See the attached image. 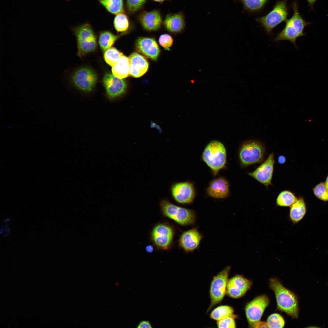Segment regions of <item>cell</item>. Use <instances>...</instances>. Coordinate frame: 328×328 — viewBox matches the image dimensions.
I'll use <instances>...</instances> for the list:
<instances>
[{"mask_svg":"<svg viewBox=\"0 0 328 328\" xmlns=\"http://www.w3.org/2000/svg\"><path fill=\"white\" fill-rule=\"evenodd\" d=\"M112 71L115 77L121 79L130 75V63L128 58L123 55L118 62L112 66Z\"/></svg>","mask_w":328,"mask_h":328,"instance_id":"cell-23","label":"cell"},{"mask_svg":"<svg viewBox=\"0 0 328 328\" xmlns=\"http://www.w3.org/2000/svg\"><path fill=\"white\" fill-rule=\"evenodd\" d=\"M165 28L173 33L182 32L185 26L184 14L182 12L167 14L163 22Z\"/></svg>","mask_w":328,"mask_h":328,"instance_id":"cell-19","label":"cell"},{"mask_svg":"<svg viewBox=\"0 0 328 328\" xmlns=\"http://www.w3.org/2000/svg\"><path fill=\"white\" fill-rule=\"evenodd\" d=\"M174 235L172 227L166 224H157L153 229L151 238L158 248L162 250L167 249L172 243Z\"/></svg>","mask_w":328,"mask_h":328,"instance_id":"cell-11","label":"cell"},{"mask_svg":"<svg viewBox=\"0 0 328 328\" xmlns=\"http://www.w3.org/2000/svg\"><path fill=\"white\" fill-rule=\"evenodd\" d=\"M147 0H126L125 7L127 13L132 15L142 9Z\"/></svg>","mask_w":328,"mask_h":328,"instance_id":"cell-31","label":"cell"},{"mask_svg":"<svg viewBox=\"0 0 328 328\" xmlns=\"http://www.w3.org/2000/svg\"><path fill=\"white\" fill-rule=\"evenodd\" d=\"M256 328H268L266 322L260 321L257 325Z\"/></svg>","mask_w":328,"mask_h":328,"instance_id":"cell-38","label":"cell"},{"mask_svg":"<svg viewBox=\"0 0 328 328\" xmlns=\"http://www.w3.org/2000/svg\"><path fill=\"white\" fill-rule=\"evenodd\" d=\"M324 183L326 188L328 190V175L326 177V181L324 182Z\"/></svg>","mask_w":328,"mask_h":328,"instance_id":"cell-42","label":"cell"},{"mask_svg":"<svg viewBox=\"0 0 328 328\" xmlns=\"http://www.w3.org/2000/svg\"><path fill=\"white\" fill-rule=\"evenodd\" d=\"M160 206L162 213L166 217L183 226L193 225L196 221V214L192 210L180 207L166 199L162 200Z\"/></svg>","mask_w":328,"mask_h":328,"instance_id":"cell-6","label":"cell"},{"mask_svg":"<svg viewBox=\"0 0 328 328\" xmlns=\"http://www.w3.org/2000/svg\"><path fill=\"white\" fill-rule=\"evenodd\" d=\"M314 195L318 199L324 202L328 201V190L324 182H322L316 185L312 189Z\"/></svg>","mask_w":328,"mask_h":328,"instance_id":"cell-33","label":"cell"},{"mask_svg":"<svg viewBox=\"0 0 328 328\" xmlns=\"http://www.w3.org/2000/svg\"><path fill=\"white\" fill-rule=\"evenodd\" d=\"M172 197L177 203L182 204H188L192 203L196 194L193 184L186 181L176 183L171 187Z\"/></svg>","mask_w":328,"mask_h":328,"instance_id":"cell-12","label":"cell"},{"mask_svg":"<svg viewBox=\"0 0 328 328\" xmlns=\"http://www.w3.org/2000/svg\"><path fill=\"white\" fill-rule=\"evenodd\" d=\"M137 19L143 29L149 31L158 30L163 24L162 14L157 9L143 11L138 15Z\"/></svg>","mask_w":328,"mask_h":328,"instance_id":"cell-15","label":"cell"},{"mask_svg":"<svg viewBox=\"0 0 328 328\" xmlns=\"http://www.w3.org/2000/svg\"><path fill=\"white\" fill-rule=\"evenodd\" d=\"M291 6L293 11V15L285 22L284 28L277 35L274 41L277 42L282 40L289 41L296 47V39L299 37L306 36V33L304 32L305 28L313 23L306 21L300 15L296 0L292 3Z\"/></svg>","mask_w":328,"mask_h":328,"instance_id":"cell-2","label":"cell"},{"mask_svg":"<svg viewBox=\"0 0 328 328\" xmlns=\"http://www.w3.org/2000/svg\"><path fill=\"white\" fill-rule=\"evenodd\" d=\"M226 152L224 145L220 142L213 141L205 148L202 155L203 161L216 175L225 166Z\"/></svg>","mask_w":328,"mask_h":328,"instance_id":"cell-3","label":"cell"},{"mask_svg":"<svg viewBox=\"0 0 328 328\" xmlns=\"http://www.w3.org/2000/svg\"><path fill=\"white\" fill-rule=\"evenodd\" d=\"M231 269V266H228L213 277L210 286V302L207 312L221 302L226 294L228 277Z\"/></svg>","mask_w":328,"mask_h":328,"instance_id":"cell-7","label":"cell"},{"mask_svg":"<svg viewBox=\"0 0 328 328\" xmlns=\"http://www.w3.org/2000/svg\"><path fill=\"white\" fill-rule=\"evenodd\" d=\"M103 82L107 94L111 99H114L123 94L127 87L126 83L122 79L110 73L104 76Z\"/></svg>","mask_w":328,"mask_h":328,"instance_id":"cell-16","label":"cell"},{"mask_svg":"<svg viewBox=\"0 0 328 328\" xmlns=\"http://www.w3.org/2000/svg\"><path fill=\"white\" fill-rule=\"evenodd\" d=\"M173 40L172 37L169 35L164 34L160 36L159 38V42L160 45L166 49L169 48L172 45Z\"/></svg>","mask_w":328,"mask_h":328,"instance_id":"cell-35","label":"cell"},{"mask_svg":"<svg viewBox=\"0 0 328 328\" xmlns=\"http://www.w3.org/2000/svg\"><path fill=\"white\" fill-rule=\"evenodd\" d=\"M269 302L268 297L263 295L256 297L246 304L245 313L249 327L256 328Z\"/></svg>","mask_w":328,"mask_h":328,"instance_id":"cell-9","label":"cell"},{"mask_svg":"<svg viewBox=\"0 0 328 328\" xmlns=\"http://www.w3.org/2000/svg\"><path fill=\"white\" fill-rule=\"evenodd\" d=\"M203 235L197 228L183 232L179 240V244L186 252H193L198 248Z\"/></svg>","mask_w":328,"mask_h":328,"instance_id":"cell-17","label":"cell"},{"mask_svg":"<svg viewBox=\"0 0 328 328\" xmlns=\"http://www.w3.org/2000/svg\"><path fill=\"white\" fill-rule=\"evenodd\" d=\"M287 0L277 1L272 9L264 16L258 17L255 20L264 28L268 34L283 22H285L288 15Z\"/></svg>","mask_w":328,"mask_h":328,"instance_id":"cell-4","label":"cell"},{"mask_svg":"<svg viewBox=\"0 0 328 328\" xmlns=\"http://www.w3.org/2000/svg\"><path fill=\"white\" fill-rule=\"evenodd\" d=\"M298 199L292 191L285 190L281 191L278 195L276 200V206L290 207Z\"/></svg>","mask_w":328,"mask_h":328,"instance_id":"cell-25","label":"cell"},{"mask_svg":"<svg viewBox=\"0 0 328 328\" xmlns=\"http://www.w3.org/2000/svg\"><path fill=\"white\" fill-rule=\"evenodd\" d=\"M307 211L306 203L303 197L300 196L290 207L289 218L294 224L304 218Z\"/></svg>","mask_w":328,"mask_h":328,"instance_id":"cell-22","label":"cell"},{"mask_svg":"<svg viewBox=\"0 0 328 328\" xmlns=\"http://www.w3.org/2000/svg\"><path fill=\"white\" fill-rule=\"evenodd\" d=\"M128 58L130 63V75L134 77H139L146 72L149 63L143 56L134 52L131 54Z\"/></svg>","mask_w":328,"mask_h":328,"instance_id":"cell-21","label":"cell"},{"mask_svg":"<svg viewBox=\"0 0 328 328\" xmlns=\"http://www.w3.org/2000/svg\"><path fill=\"white\" fill-rule=\"evenodd\" d=\"M138 328H152L150 323L148 321H143L138 325Z\"/></svg>","mask_w":328,"mask_h":328,"instance_id":"cell-36","label":"cell"},{"mask_svg":"<svg viewBox=\"0 0 328 328\" xmlns=\"http://www.w3.org/2000/svg\"><path fill=\"white\" fill-rule=\"evenodd\" d=\"M266 323L268 328H283L285 321L280 314L275 313L271 314L268 318Z\"/></svg>","mask_w":328,"mask_h":328,"instance_id":"cell-32","label":"cell"},{"mask_svg":"<svg viewBox=\"0 0 328 328\" xmlns=\"http://www.w3.org/2000/svg\"><path fill=\"white\" fill-rule=\"evenodd\" d=\"M136 47L139 52L153 60H156L160 52L156 41L153 38L140 37L137 40Z\"/></svg>","mask_w":328,"mask_h":328,"instance_id":"cell-18","label":"cell"},{"mask_svg":"<svg viewBox=\"0 0 328 328\" xmlns=\"http://www.w3.org/2000/svg\"><path fill=\"white\" fill-rule=\"evenodd\" d=\"M130 19L125 12L116 15L113 20V25L118 32H124L128 30L130 26Z\"/></svg>","mask_w":328,"mask_h":328,"instance_id":"cell-26","label":"cell"},{"mask_svg":"<svg viewBox=\"0 0 328 328\" xmlns=\"http://www.w3.org/2000/svg\"><path fill=\"white\" fill-rule=\"evenodd\" d=\"M308 3V4L310 8V9L313 10V6L314 4L318 0H306Z\"/></svg>","mask_w":328,"mask_h":328,"instance_id":"cell-39","label":"cell"},{"mask_svg":"<svg viewBox=\"0 0 328 328\" xmlns=\"http://www.w3.org/2000/svg\"><path fill=\"white\" fill-rule=\"evenodd\" d=\"M265 149L263 145L255 141L250 140L244 143L238 153L241 165L243 168L262 162Z\"/></svg>","mask_w":328,"mask_h":328,"instance_id":"cell-5","label":"cell"},{"mask_svg":"<svg viewBox=\"0 0 328 328\" xmlns=\"http://www.w3.org/2000/svg\"><path fill=\"white\" fill-rule=\"evenodd\" d=\"M155 2L159 3L160 4H162L164 2L166 1H171V0H153Z\"/></svg>","mask_w":328,"mask_h":328,"instance_id":"cell-41","label":"cell"},{"mask_svg":"<svg viewBox=\"0 0 328 328\" xmlns=\"http://www.w3.org/2000/svg\"><path fill=\"white\" fill-rule=\"evenodd\" d=\"M236 316L233 314L217 321L218 328H232L236 327L235 319Z\"/></svg>","mask_w":328,"mask_h":328,"instance_id":"cell-34","label":"cell"},{"mask_svg":"<svg viewBox=\"0 0 328 328\" xmlns=\"http://www.w3.org/2000/svg\"><path fill=\"white\" fill-rule=\"evenodd\" d=\"M209 196L215 198L227 197L229 193V184L224 178L220 177L212 180L207 190Z\"/></svg>","mask_w":328,"mask_h":328,"instance_id":"cell-20","label":"cell"},{"mask_svg":"<svg viewBox=\"0 0 328 328\" xmlns=\"http://www.w3.org/2000/svg\"><path fill=\"white\" fill-rule=\"evenodd\" d=\"M236 2H241L243 5V9L251 12L260 11L262 9L269 0H234Z\"/></svg>","mask_w":328,"mask_h":328,"instance_id":"cell-27","label":"cell"},{"mask_svg":"<svg viewBox=\"0 0 328 328\" xmlns=\"http://www.w3.org/2000/svg\"><path fill=\"white\" fill-rule=\"evenodd\" d=\"M96 73L91 69L87 67L77 71L72 77L73 82L80 89L87 92L91 91L97 81Z\"/></svg>","mask_w":328,"mask_h":328,"instance_id":"cell-13","label":"cell"},{"mask_svg":"<svg viewBox=\"0 0 328 328\" xmlns=\"http://www.w3.org/2000/svg\"><path fill=\"white\" fill-rule=\"evenodd\" d=\"M118 37L109 31H105L101 32L99 40L101 49L105 51L111 48Z\"/></svg>","mask_w":328,"mask_h":328,"instance_id":"cell-29","label":"cell"},{"mask_svg":"<svg viewBox=\"0 0 328 328\" xmlns=\"http://www.w3.org/2000/svg\"><path fill=\"white\" fill-rule=\"evenodd\" d=\"M153 250V246L151 245L147 246L146 248V251L148 253L152 252Z\"/></svg>","mask_w":328,"mask_h":328,"instance_id":"cell-40","label":"cell"},{"mask_svg":"<svg viewBox=\"0 0 328 328\" xmlns=\"http://www.w3.org/2000/svg\"><path fill=\"white\" fill-rule=\"evenodd\" d=\"M100 3L109 13L116 15L125 12L124 0H98Z\"/></svg>","mask_w":328,"mask_h":328,"instance_id":"cell-24","label":"cell"},{"mask_svg":"<svg viewBox=\"0 0 328 328\" xmlns=\"http://www.w3.org/2000/svg\"><path fill=\"white\" fill-rule=\"evenodd\" d=\"M286 161L285 157L282 155H279L278 159V163L280 164H284Z\"/></svg>","mask_w":328,"mask_h":328,"instance_id":"cell-37","label":"cell"},{"mask_svg":"<svg viewBox=\"0 0 328 328\" xmlns=\"http://www.w3.org/2000/svg\"><path fill=\"white\" fill-rule=\"evenodd\" d=\"M123 53L114 47L110 48L105 50L104 58L109 65L113 66L119 60Z\"/></svg>","mask_w":328,"mask_h":328,"instance_id":"cell-30","label":"cell"},{"mask_svg":"<svg viewBox=\"0 0 328 328\" xmlns=\"http://www.w3.org/2000/svg\"><path fill=\"white\" fill-rule=\"evenodd\" d=\"M275 163L274 154L272 153L259 166L248 174L268 189L269 186L272 185V181Z\"/></svg>","mask_w":328,"mask_h":328,"instance_id":"cell-10","label":"cell"},{"mask_svg":"<svg viewBox=\"0 0 328 328\" xmlns=\"http://www.w3.org/2000/svg\"><path fill=\"white\" fill-rule=\"evenodd\" d=\"M269 287L275 293L277 309L293 318L297 319L299 313L298 299L292 292L283 286L277 278L270 279Z\"/></svg>","mask_w":328,"mask_h":328,"instance_id":"cell-1","label":"cell"},{"mask_svg":"<svg viewBox=\"0 0 328 328\" xmlns=\"http://www.w3.org/2000/svg\"><path fill=\"white\" fill-rule=\"evenodd\" d=\"M234 310L231 306L222 305L214 309L210 314V318L218 321L234 314Z\"/></svg>","mask_w":328,"mask_h":328,"instance_id":"cell-28","label":"cell"},{"mask_svg":"<svg viewBox=\"0 0 328 328\" xmlns=\"http://www.w3.org/2000/svg\"><path fill=\"white\" fill-rule=\"evenodd\" d=\"M78 48V55L81 56L94 50L97 47L96 38L91 26L85 23L74 29Z\"/></svg>","mask_w":328,"mask_h":328,"instance_id":"cell-8","label":"cell"},{"mask_svg":"<svg viewBox=\"0 0 328 328\" xmlns=\"http://www.w3.org/2000/svg\"><path fill=\"white\" fill-rule=\"evenodd\" d=\"M252 282L241 275H237L228 280L226 294L234 299L240 298L251 288Z\"/></svg>","mask_w":328,"mask_h":328,"instance_id":"cell-14","label":"cell"}]
</instances>
